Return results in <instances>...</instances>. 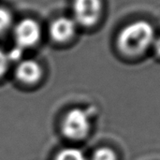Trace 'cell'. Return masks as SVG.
<instances>
[{
    "label": "cell",
    "mask_w": 160,
    "mask_h": 160,
    "mask_svg": "<svg viewBox=\"0 0 160 160\" xmlns=\"http://www.w3.org/2000/svg\"><path fill=\"white\" fill-rule=\"evenodd\" d=\"M77 23L70 17H58L50 25V36L57 43H65L72 39L77 31Z\"/></svg>",
    "instance_id": "cell-5"
},
{
    "label": "cell",
    "mask_w": 160,
    "mask_h": 160,
    "mask_svg": "<svg viewBox=\"0 0 160 160\" xmlns=\"http://www.w3.org/2000/svg\"><path fill=\"white\" fill-rule=\"evenodd\" d=\"M22 52H23V50H22L19 47L15 46L12 50H10L7 53L9 62H12V61L13 62H20L21 58H22Z\"/></svg>",
    "instance_id": "cell-11"
},
{
    "label": "cell",
    "mask_w": 160,
    "mask_h": 160,
    "mask_svg": "<svg viewBox=\"0 0 160 160\" xmlns=\"http://www.w3.org/2000/svg\"><path fill=\"white\" fill-rule=\"evenodd\" d=\"M42 68L35 60L25 59L18 62L15 68V76L22 83H37L42 77Z\"/></svg>",
    "instance_id": "cell-6"
},
{
    "label": "cell",
    "mask_w": 160,
    "mask_h": 160,
    "mask_svg": "<svg viewBox=\"0 0 160 160\" xmlns=\"http://www.w3.org/2000/svg\"><path fill=\"white\" fill-rule=\"evenodd\" d=\"M152 46L154 47V50H155L156 53H158L160 56V37L155 38V40H154Z\"/></svg>",
    "instance_id": "cell-12"
},
{
    "label": "cell",
    "mask_w": 160,
    "mask_h": 160,
    "mask_svg": "<svg viewBox=\"0 0 160 160\" xmlns=\"http://www.w3.org/2000/svg\"><path fill=\"white\" fill-rule=\"evenodd\" d=\"M155 38L156 34L153 26L146 21H137L121 30L117 44L125 54L136 56L152 46Z\"/></svg>",
    "instance_id": "cell-1"
},
{
    "label": "cell",
    "mask_w": 160,
    "mask_h": 160,
    "mask_svg": "<svg viewBox=\"0 0 160 160\" xmlns=\"http://www.w3.org/2000/svg\"><path fill=\"white\" fill-rule=\"evenodd\" d=\"M90 112L75 108L68 112L63 125L62 131L64 135L70 140H82L90 130Z\"/></svg>",
    "instance_id": "cell-2"
},
{
    "label": "cell",
    "mask_w": 160,
    "mask_h": 160,
    "mask_svg": "<svg viewBox=\"0 0 160 160\" xmlns=\"http://www.w3.org/2000/svg\"><path fill=\"white\" fill-rule=\"evenodd\" d=\"M92 160H117V158L115 153L112 149L103 147L98 149L94 153Z\"/></svg>",
    "instance_id": "cell-9"
},
{
    "label": "cell",
    "mask_w": 160,
    "mask_h": 160,
    "mask_svg": "<svg viewBox=\"0 0 160 160\" xmlns=\"http://www.w3.org/2000/svg\"><path fill=\"white\" fill-rule=\"evenodd\" d=\"M40 24L32 18H24L18 22L13 27V38L15 46L22 50L36 46L41 38Z\"/></svg>",
    "instance_id": "cell-3"
},
{
    "label": "cell",
    "mask_w": 160,
    "mask_h": 160,
    "mask_svg": "<svg viewBox=\"0 0 160 160\" xmlns=\"http://www.w3.org/2000/svg\"><path fill=\"white\" fill-rule=\"evenodd\" d=\"M102 10L101 0H74L72 19L77 25L93 26L99 19Z\"/></svg>",
    "instance_id": "cell-4"
},
{
    "label": "cell",
    "mask_w": 160,
    "mask_h": 160,
    "mask_svg": "<svg viewBox=\"0 0 160 160\" xmlns=\"http://www.w3.org/2000/svg\"><path fill=\"white\" fill-rule=\"evenodd\" d=\"M13 24L11 12L6 8L0 7V36L6 34Z\"/></svg>",
    "instance_id": "cell-8"
},
{
    "label": "cell",
    "mask_w": 160,
    "mask_h": 160,
    "mask_svg": "<svg viewBox=\"0 0 160 160\" xmlns=\"http://www.w3.org/2000/svg\"><path fill=\"white\" fill-rule=\"evenodd\" d=\"M54 160H87L84 154L77 148H65L61 150Z\"/></svg>",
    "instance_id": "cell-7"
},
{
    "label": "cell",
    "mask_w": 160,
    "mask_h": 160,
    "mask_svg": "<svg viewBox=\"0 0 160 160\" xmlns=\"http://www.w3.org/2000/svg\"><path fill=\"white\" fill-rule=\"evenodd\" d=\"M9 63L10 62L8 60L7 52L0 49V78L6 74V72L8 68Z\"/></svg>",
    "instance_id": "cell-10"
}]
</instances>
